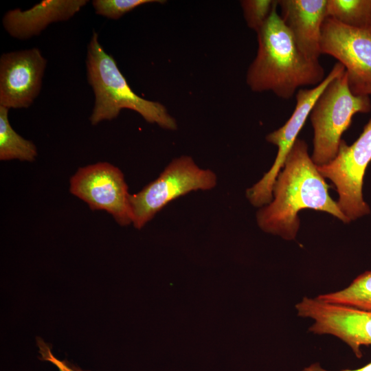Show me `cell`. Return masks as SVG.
Here are the masks:
<instances>
[{
  "instance_id": "1",
  "label": "cell",
  "mask_w": 371,
  "mask_h": 371,
  "mask_svg": "<svg viewBox=\"0 0 371 371\" xmlns=\"http://www.w3.org/2000/svg\"><path fill=\"white\" fill-rule=\"evenodd\" d=\"M328 186L308 152V146L297 139L272 189V201L257 212L256 221L264 232L286 240L295 238L302 209L327 212L345 223L350 221L328 194Z\"/></svg>"
},
{
  "instance_id": "2",
  "label": "cell",
  "mask_w": 371,
  "mask_h": 371,
  "mask_svg": "<svg viewBox=\"0 0 371 371\" xmlns=\"http://www.w3.org/2000/svg\"><path fill=\"white\" fill-rule=\"evenodd\" d=\"M277 6L256 32L258 51L248 68L246 82L254 92L272 91L289 99L300 87L319 84L325 71L319 60L308 59L300 52Z\"/></svg>"
},
{
  "instance_id": "3",
  "label": "cell",
  "mask_w": 371,
  "mask_h": 371,
  "mask_svg": "<svg viewBox=\"0 0 371 371\" xmlns=\"http://www.w3.org/2000/svg\"><path fill=\"white\" fill-rule=\"evenodd\" d=\"M87 76L92 87L95 102L89 117L92 125L116 118L121 110L127 109L138 113L148 122L174 131L175 119L160 102L148 100L137 95L119 69L114 58L101 45L98 34H93L87 46Z\"/></svg>"
},
{
  "instance_id": "4",
  "label": "cell",
  "mask_w": 371,
  "mask_h": 371,
  "mask_svg": "<svg viewBox=\"0 0 371 371\" xmlns=\"http://www.w3.org/2000/svg\"><path fill=\"white\" fill-rule=\"evenodd\" d=\"M371 110L368 95L355 94L345 70L333 79L316 100L310 120L314 131L312 160L317 166L331 161L337 155L341 137L357 113Z\"/></svg>"
},
{
  "instance_id": "5",
  "label": "cell",
  "mask_w": 371,
  "mask_h": 371,
  "mask_svg": "<svg viewBox=\"0 0 371 371\" xmlns=\"http://www.w3.org/2000/svg\"><path fill=\"white\" fill-rule=\"evenodd\" d=\"M216 183V174L199 167L191 157L174 159L156 179L130 195L134 227L142 229L172 201L192 191L211 190Z\"/></svg>"
},
{
  "instance_id": "6",
  "label": "cell",
  "mask_w": 371,
  "mask_h": 371,
  "mask_svg": "<svg viewBox=\"0 0 371 371\" xmlns=\"http://www.w3.org/2000/svg\"><path fill=\"white\" fill-rule=\"evenodd\" d=\"M370 161L371 119L352 145L341 139L336 157L329 163L317 166L321 175L335 186L339 194L338 206L350 221L370 213L362 189L365 172Z\"/></svg>"
},
{
  "instance_id": "7",
  "label": "cell",
  "mask_w": 371,
  "mask_h": 371,
  "mask_svg": "<svg viewBox=\"0 0 371 371\" xmlns=\"http://www.w3.org/2000/svg\"><path fill=\"white\" fill-rule=\"evenodd\" d=\"M345 70L344 66L338 62L319 84L312 89H299L295 95V107L290 118L282 127L267 135V141L278 147V154L269 170L247 190L246 196L251 205L262 207L272 201V189L277 176L316 100L326 86Z\"/></svg>"
},
{
  "instance_id": "8",
  "label": "cell",
  "mask_w": 371,
  "mask_h": 371,
  "mask_svg": "<svg viewBox=\"0 0 371 371\" xmlns=\"http://www.w3.org/2000/svg\"><path fill=\"white\" fill-rule=\"evenodd\" d=\"M70 192L92 210H105L122 226L133 223L130 194L122 171L107 162L80 168L70 179Z\"/></svg>"
},
{
  "instance_id": "9",
  "label": "cell",
  "mask_w": 371,
  "mask_h": 371,
  "mask_svg": "<svg viewBox=\"0 0 371 371\" xmlns=\"http://www.w3.org/2000/svg\"><path fill=\"white\" fill-rule=\"evenodd\" d=\"M299 317L313 321L308 331L330 335L346 344L357 358L361 347L371 345V311L326 303L315 297H304L295 305Z\"/></svg>"
},
{
  "instance_id": "10",
  "label": "cell",
  "mask_w": 371,
  "mask_h": 371,
  "mask_svg": "<svg viewBox=\"0 0 371 371\" xmlns=\"http://www.w3.org/2000/svg\"><path fill=\"white\" fill-rule=\"evenodd\" d=\"M322 54L330 55L342 64L352 92L371 87V29L346 26L326 17L322 27Z\"/></svg>"
},
{
  "instance_id": "11",
  "label": "cell",
  "mask_w": 371,
  "mask_h": 371,
  "mask_svg": "<svg viewBox=\"0 0 371 371\" xmlns=\"http://www.w3.org/2000/svg\"><path fill=\"white\" fill-rule=\"evenodd\" d=\"M47 60L39 49L6 52L0 57V106L28 108L38 95Z\"/></svg>"
},
{
  "instance_id": "12",
  "label": "cell",
  "mask_w": 371,
  "mask_h": 371,
  "mask_svg": "<svg viewBox=\"0 0 371 371\" xmlns=\"http://www.w3.org/2000/svg\"><path fill=\"white\" fill-rule=\"evenodd\" d=\"M327 0H280L281 18L300 52L307 58L318 60L320 41L326 16Z\"/></svg>"
},
{
  "instance_id": "13",
  "label": "cell",
  "mask_w": 371,
  "mask_h": 371,
  "mask_svg": "<svg viewBox=\"0 0 371 371\" xmlns=\"http://www.w3.org/2000/svg\"><path fill=\"white\" fill-rule=\"evenodd\" d=\"M87 0H43L28 10L14 8L3 16L2 24L13 38L26 40L38 36L52 23L72 18Z\"/></svg>"
},
{
  "instance_id": "14",
  "label": "cell",
  "mask_w": 371,
  "mask_h": 371,
  "mask_svg": "<svg viewBox=\"0 0 371 371\" xmlns=\"http://www.w3.org/2000/svg\"><path fill=\"white\" fill-rule=\"evenodd\" d=\"M9 109L0 106V159L33 161L37 156L34 143L19 135L11 126Z\"/></svg>"
},
{
  "instance_id": "15",
  "label": "cell",
  "mask_w": 371,
  "mask_h": 371,
  "mask_svg": "<svg viewBox=\"0 0 371 371\" xmlns=\"http://www.w3.org/2000/svg\"><path fill=\"white\" fill-rule=\"evenodd\" d=\"M315 298L326 303L371 311V271L357 276L344 289L321 294Z\"/></svg>"
},
{
  "instance_id": "16",
  "label": "cell",
  "mask_w": 371,
  "mask_h": 371,
  "mask_svg": "<svg viewBox=\"0 0 371 371\" xmlns=\"http://www.w3.org/2000/svg\"><path fill=\"white\" fill-rule=\"evenodd\" d=\"M326 16L346 26L370 28L371 0H327Z\"/></svg>"
},
{
  "instance_id": "17",
  "label": "cell",
  "mask_w": 371,
  "mask_h": 371,
  "mask_svg": "<svg viewBox=\"0 0 371 371\" xmlns=\"http://www.w3.org/2000/svg\"><path fill=\"white\" fill-rule=\"evenodd\" d=\"M278 1L243 0L240 1L244 17L249 27L257 32L267 22Z\"/></svg>"
},
{
  "instance_id": "18",
  "label": "cell",
  "mask_w": 371,
  "mask_h": 371,
  "mask_svg": "<svg viewBox=\"0 0 371 371\" xmlns=\"http://www.w3.org/2000/svg\"><path fill=\"white\" fill-rule=\"evenodd\" d=\"M159 0H94L92 1L95 14L117 20L135 8L151 3H163Z\"/></svg>"
},
{
  "instance_id": "19",
  "label": "cell",
  "mask_w": 371,
  "mask_h": 371,
  "mask_svg": "<svg viewBox=\"0 0 371 371\" xmlns=\"http://www.w3.org/2000/svg\"><path fill=\"white\" fill-rule=\"evenodd\" d=\"M38 346L42 360L52 363L59 371H83L66 361L58 359L52 354L51 348L42 339L38 340Z\"/></svg>"
},
{
  "instance_id": "20",
  "label": "cell",
  "mask_w": 371,
  "mask_h": 371,
  "mask_svg": "<svg viewBox=\"0 0 371 371\" xmlns=\"http://www.w3.org/2000/svg\"><path fill=\"white\" fill-rule=\"evenodd\" d=\"M301 371H331L323 368L319 363H314L309 366L304 368ZM339 371H371V362L367 365L355 370H341Z\"/></svg>"
},
{
  "instance_id": "21",
  "label": "cell",
  "mask_w": 371,
  "mask_h": 371,
  "mask_svg": "<svg viewBox=\"0 0 371 371\" xmlns=\"http://www.w3.org/2000/svg\"><path fill=\"white\" fill-rule=\"evenodd\" d=\"M353 93L355 94H364L369 95L371 94V87H364L359 88Z\"/></svg>"
},
{
  "instance_id": "22",
  "label": "cell",
  "mask_w": 371,
  "mask_h": 371,
  "mask_svg": "<svg viewBox=\"0 0 371 371\" xmlns=\"http://www.w3.org/2000/svg\"><path fill=\"white\" fill-rule=\"evenodd\" d=\"M370 28L371 29V21H370Z\"/></svg>"
}]
</instances>
